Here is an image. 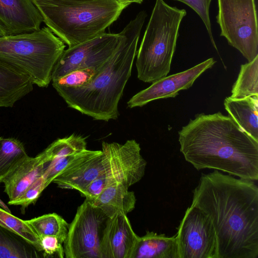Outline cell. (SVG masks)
<instances>
[{
	"label": "cell",
	"instance_id": "1",
	"mask_svg": "<svg viewBox=\"0 0 258 258\" xmlns=\"http://www.w3.org/2000/svg\"><path fill=\"white\" fill-rule=\"evenodd\" d=\"M191 206L210 219L217 258H257L258 187L253 180L218 170L203 174Z\"/></svg>",
	"mask_w": 258,
	"mask_h": 258
},
{
	"label": "cell",
	"instance_id": "2",
	"mask_svg": "<svg viewBox=\"0 0 258 258\" xmlns=\"http://www.w3.org/2000/svg\"><path fill=\"white\" fill-rule=\"evenodd\" d=\"M180 151L197 170L258 179V141L220 112L196 115L178 132Z\"/></svg>",
	"mask_w": 258,
	"mask_h": 258
},
{
	"label": "cell",
	"instance_id": "3",
	"mask_svg": "<svg viewBox=\"0 0 258 258\" xmlns=\"http://www.w3.org/2000/svg\"><path fill=\"white\" fill-rule=\"evenodd\" d=\"M147 16L145 11H140L124 28L118 48L89 83L77 88L54 87L69 107L96 120L117 118L118 103L131 75Z\"/></svg>",
	"mask_w": 258,
	"mask_h": 258
},
{
	"label": "cell",
	"instance_id": "4",
	"mask_svg": "<svg viewBox=\"0 0 258 258\" xmlns=\"http://www.w3.org/2000/svg\"><path fill=\"white\" fill-rule=\"evenodd\" d=\"M44 22L69 47L105 32L129 5L117 0H31Z\"/></svg>",
	"mask_w": 258,
	"mask_h": 258
},
{
	"label": "cell",
	"instance_id": "5",
	"mask_svg": "<svg viewBox=\"0 0 258 258\" xmlns=\"http://www.w3.org/2000/svg\"><path fill=\"white\" fill-rule=\"evenodd\" d=\"M184 9L156 0L137 52L138 79L153 83L167 76L170 70Z\"/></svg>",
	"mask_w": 258,
	"mask_h": 258
},
{
	"label": "cell",
	"instance_id": "6",
	"mask_svg": "<svg viewBox=\"0 0 258 258\" xmlns=\"http://www.w3.org/2000/svg\"><path fill=\"white\" fill-rule=\"evenodd\" d=\"M64 43L47 27L0 36V63L27 76L34 85L47 87Z\"/></svg>",
	"mask_w": 258,
	"mask_h": 258
},
{
	"label": "cell",
	"instance_id": "7",
	"mask_svg": "<svg viewBox=\"0 0 258 258\" xmlns=\"http://www.w3.org/2000/svg\"><path fill=\"white\" fill-rule=\"evenodd\" d=\"M216 16L229 45L252 61L258 55L257 19L255 0H217Z\"/></svg>",
	"mask_w": 258,
	"mask_h": 258
},
{
	"label": "cell",
	"instance_id": "8",
	"mask_svg": "<svg viewBox=\"0 0 258 258\" xmlns=\"http://www.w3.org/2000/svg\"><path fill=\"white\" fill-rule=\"evenodd\" d=\"M110 160L109 169L80 192L89 201L94 200L104 188L117 183L129 187L139 182L145 174L147 162L141 154L140 144L135 140L124 144L102 143Z\"/></svg>",
	"mask_w": 258,
	"mask_h": 258
},
{
	"label": "cell",
	"instance_id": "9",
	"mask_svg": "<svg viewBox=\"0 0 258 258\" xmlns=\"http://www.w3.org/2000/svg\"><path fill=\"white\" fill-rule=\"evenodd\" d=\"M108 217L85 199L69 224L63 242L67 258H101L100 245Z\"/></svg>",
	"mask_w": 258,
	"mask_h": 258
},
{
	"label": "cell",
	"instance_id": "10",
	"mask_svg": "<svg viewBox=\"0 0 258 258\" xmlns=\"http://www.w3.org/2000/svg\"><path fill=\"white\" fill-rule=\"evenodd\" d=\"M122 34L106 33L64 50L55 63L51 81L81 69H102L118 48Z\"/></svg>",
	"mask_w": 258,
	"mask_h": 258
},
{
	"label": "cell",
	"instance_id": "11",
	"mask_svg": "<svg viewBox=\"0 0 258 258\" xmlns=\"http://www.w3.org/2000/svg\"><path fill=\"white\" fill-rule=\"evenodd\" d=\"M179 258H217V243L213 224L199 209L190 206L176 234Z\"/></svg>",
	"mask_w": 258,
	"mask_h": 258
},
{
	"label": "cell",
	"instance_id": "12",
	"mask_svg": "<svg viewBox=\"0 0 258 258\" xmlns=\"http://www.w3.org/2000/svg\"><path fill=\"white\" fill-rule=\"evenodd\" d=\"M216 61L210 58L183 72L166 76L152 83L148 88L133 96L127 102V107H141L151 101L174 97L179 91L190 88L195 81Z\"/></svg>",
	"mask_w": 258,
	"mask_h": 258
},
{
	"label": "cell",
	"instance_id": "13",
	"mask_svg": "<svg viewBox=\"0 0 258 258\" xmlns=\"http://www.w3.org/2000/svg\"><path fill=\"white\" fill-rule=\"evenodd\" d=\"M107 167V162L101 150L86 149L52 182L60 188L80 192L102 175Z\"/></svg>",
	"mask_w": 258,
	"mask_h": 258
},
{
	"label": "cell",
	"instance_id": "14",
	"mask_svg": "<svg viewBox=\"0 0 258 258\" xmlns=\"http://www.w3.org/2000/svg\"><path fill=\"white\" fill-rule=\"evenodd\" d=\"M139 238L126 215L108 218L101 241V258H132Z\"/></svg>",
	"mask_w": 258,
	"mask_h": 258
},
{
	"label": "cell",
	"instance_id": "15",
	"mask_svg": "<svg viewBox=\"0 0 258 258\" xmlns=\"http://www.w3.org/2000/svg\"><path fill=\"white\" fill-rule=\"evenodd\" d=\"M42 17L31 0H0V23L8 35L40 29Z\"/></svg>",
	"mask_w": 258,
	"mask_h": 258
},
{
	"label": "cell",
	"instance_id": "16",
	"mask_svg": "<svg viewBox=\"0 0 258 258\" xmlns=\"http://www.w3.org/2000/svg\"><path fill=\"white\" fill-rule=\"evenodd\" d=\"M49 162L42 152L34 157L28 156L4 179V191L9 200L20 197L39 178L41 177Z\"/></svg>",
	"mask_w": 258,
	"mask_h": 258
},
{
	"label": "cell",
	"instance_id": "17",
	"mask_svg": "<svg viewBox=\"0 0 258 258\" xmlns=\"http://www.w3.org/2000/svg\"><path fill=\"white\" fill-rule=\"evenodd\" d=\"M128 187L117 183L104 188L90 201L108 218L116 215H126L135 208L136 198Z\"/></svg>",
	"mask_w": 258,
	"mask_h": 258
},
{
	"label": "cell",
	"instance_id": "18",
	"mask_svg": "<svg viewBox=\"0 0 258 258\" xmlns=\"http://www.w3.org/2000/svg\"><path fill=\"white\" fill-rule=\"evenodd\" d=\"M225 109L229 116L246 134L258 141V96L226 97Z\"/></svg>",
	"mask_w": 258,
	"mask_h": 258
},
{
	"label": "cell",
	"instance_id": "19",
	"mask_svg": "<svg viewBox=\"0 0 258 258\" xmlns=\"http://www.w3.org/2000/svg\"><path fill=\"white\" fill-rule=\"evenodd\" d=\"M31 79L0 63V107H12L33 90Z\"/></svg>",
	"mask_w": 258,
	"mask_h": 258
},
{
	"label": "cell",
	"instance_id": "20",
	"mask_svg": "<svg viewBox=\"0 0 258 258\" xmlns=\"http://www.w3.org/2000/svg\"><path fill=\"white\" fill-rule=\"evenodd\" d=\"M132 258H179L176 234L168 237L147 231L139 236Z\"/></svg>",
	"mask_w": 258,
	"mask_h": 258
},
{
	"label": "cell",
	"instance_id": "21",
	"mask_svg": "<svg viewBox=\"0 0 258 258\" xmlns=\"http://www.w3.org/2000/svg\"><path fill=\"white\" fill-rule=\"evenodd\" d=\"M40 252L22 238L0 225V258H37Z\"/></svg>",
	"mask_w": 258,
	"mask_h": 258
},
{
	"label": "cell",
	"instance_id": "22",
	"mask_svg": "<svg viewBox=\"0 0 258 258\" xmlns=\"http://www.w3.org/2000/svg\"><path fill=\"white\" fill-rule=\"evenodd\" d=\"M28 156L19 140L0 137V183Z\"/></svg>",
	"mask_w": 258,
	"mask_h": 258
},
{
	"label": "cell",
	"instance_id": "23",
	"mask_svg": "<svg viewBox=\"0 0 258 258\" xmlns=\"http://www.w3.org/2000/svg\"><path fill=\"white\" fill-rule=\"evenodd\" d=\"M251 96H258V55L252 61L241 66L230 97L243 98Z\"/></svg>",
	"mask_w": 258,
	"mask_h": 258
},
{
	"label": "cell",
	"instance_id": "24",
	"mask_svg": "<svg viewBox=\"0 0 258 258\" xmlns=\"http://www.w3.org/2000/svg\"><path fill=\"white\" fill-rule=\"evenodd\" d=\"M26 221L39 238L43 236H54L62 243L66 239L69 224L56 213L46 214Z\"/></svg>",
	"mask_w": 258,
	"mask_h": 258
},
{
	"label": "cell",
	"instance_id": "25",
	"mask_svg": "<svg viewBox=\"0 0 258 258\" xmlns=\"http://www.w3.org/2000/svg\"><path fill=\"white\" fill-rule=\"evenodd\" d=\"M86 138L73 134L58 139L50 144L42 152L49 163L58 158L76 154L87 149Z\"/></svg>",
	"mask_w": 258,
	"mask_h": 258
},
{
	"label": "cell",
	"instance_id": "26",
	"mask_svg": "<svg viewBox=\"0 0 258 258\" xmlns=\"http://www.w3.org/2000/svg\"><path fill=\"white\" fill-rule=\"evenodd\" d=\"M0 225L22 238L42 254L40 238L26 220L13 215L0 207Z\"/></svg>",
	"mask_w": 258,
	"mask_h": 258
},
{
	"label": "cell",
	"instance_id": "27",
	"mask_svg": "<svg viewBox=\"0 0 258 258\" xmlns=\"http://www.w3.org/2000/svg\"><path fill=\"white\" fill-rule=\"evenodd\" d=\"M103 68L100 69L89 68L72 71L62 77L52 81V86L53 87L58 86L67 88H77L85 86L89 83Z\"/></svg>",
	"mask_w": 258,
	"mask_h": 258
},
{
	"label": "cell",
	"instance_id": "28",
	"mask_svg": "<svg viewBox=\"0 0 258 258\" xmlns=\"http://www.w3.org/2000/svg\"><path fill=\"white\" fill-rule=\"evenodd\" d=\"M48 185L42 175L30 186L20 197L9 200L8 204L21 206L22 210L24 211L29 205L36 202L42 192Z\"/></svg>",
	"mask_w": 258,
	"mask_h": 258
},
{
	"label": "cell",
	"instance_id": "29",
	"mask_svg": "<svg viewBox=\"0 0 258 258\" xmlns=\"http://www.w3.org/2000/svg\"><path fill=\"white\" fill-rule=\"evenodd\" d=\"M180 2L192 9L200 17L203 22L210 40L217 49V47L214 41L212 34L211 23L210 18V7L212 0H174Z\"/></svg>",
	"mask_w": 258,
	"mask_h": 258
},
{
	"label": "cell",
	"instance_id": "30",
	"mask_svg": "<svg viewBox=\"0 0 258 258\" xmlns=\"http://www.w3.org/2000/svg\"><path fill=\"white\" fill-rule=\"evenodd\" d=\"M40 239L43 257H64V251L62 243L57 237L43 236L40 237Z\"/></svg>",
	"mask_w": 258,
	"mask_h": 258
},
{
	"label": "cell",
	"instance_id": "31",
	"mask_svg": "<svg viewBox=\"0 0 258 258\" xmlns=\"http://www.w3.org/2000/svg\"><path fill=\"white\" fill-rule=\"evenodd\" d=\"M120 2L122 3L127 4L128 5H131L132 3H137V4H141L143 0H117Z\"/></svg>",
	"mask_w": 258,
	"mask_h": 258
},
{
	"label": "cell",
	"instance_id": "32",
	"mask_svg": "<svg viewBox=\"0 0 258 258\" xmlns=\"http://www.w3.org/2000/svg\"><path fill=\"white\" fill-rule=\"evenodd\" d=\"M8 35L5 27L0 23V36Z\"/></svg>",
	"mask_w": 258,
	"mask_h": 258
},
{
	"label": "cell",
	"instance_id": "33",
	"mask_svg": "<svg viewBox=\"0 0 258 258\" xmlns=\"http://www.w3.org/2000/svg\"><path fill=\"white\" fill-rule=\"evenodd\" d=\"M0 207H2L4 210H5L6 211L11 213V211L9 209V208H8V207L1 199H0Z\"/></svg>",
	"mask_w": 258,
	"mask_h": 258
},
{
	"label": "cell",
	"instance_id": "34",
	"mask_svg": "<svg viewBox=\"0 0 258 258\" xmlns=\"http://www.w3.org/2000/svg\"><path fill=\"white\" fill-rule=\"evenodd\" d=\"M75 1H86V0H75Z\"/></svg>",
	"mask_w": 258,
	"mask_h": 258
}]
</instances>
